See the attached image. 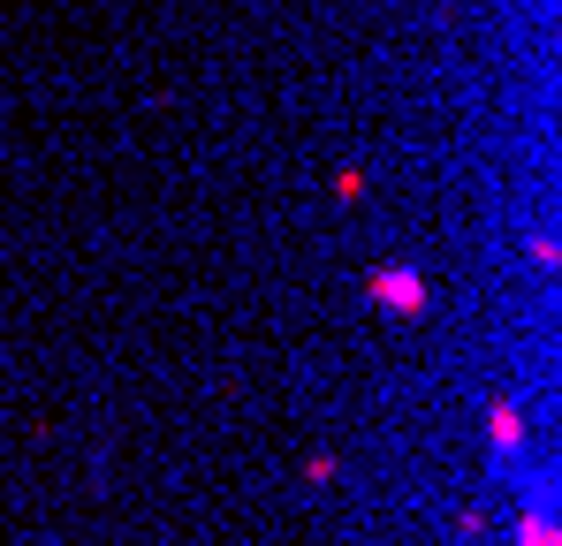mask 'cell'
<instances>
[{
	"mask_svg": "<svg viewBox=\"0 0 562 546\" xmlns=\"http://www.w3.org/2000/svg\"><path fill=\"white\" fill-rule=\"evenodd\" d=\"M373 304H387V311H426V281L411 266H380L373 273Z\"/></svg>",
	"mask_w": 562,
	"mask_h": 546,
	"instance_id": "obj_1",
	"label": "cell"
},
{
	"mask_svg": "<svg viewBox=\"0 0 562 546\" xmlns=\"http://www.w3.org/2000/svg\"><path fill=\"white\" fill-rule=\"evenodd\" d=\"M517 441H525V418L502 402V410H494V448H517Z\"/></svg>",
	"mask_w": 562,
	"mask_h": 546,
	"instance_id": "obj_2",
	"label": "cell"
},
{
	"mask_svg": "<svg viewBox=\"0 0 562 546\" xmlns=\"http://www.w3.org/2000/svg\"><path fill=\"white\" fill-rule=\"evenodd\" d=\"M525 546H555V524L548 516H525Z\"/></svg>",
	"mask_w": 562,
	"mask_h": 546,
	"instance_id": "obj_3",
	"label": "cell"
}]
</instances>
